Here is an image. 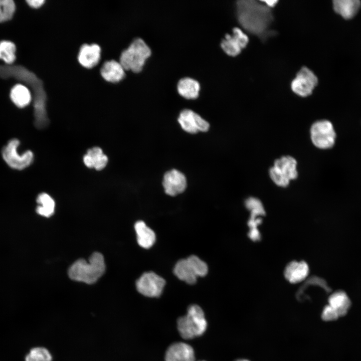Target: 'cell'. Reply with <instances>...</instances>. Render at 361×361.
Masks as SVG:
<instances>
[{"mask_svg":"<svg viewBox=\"0 0 361 361\" xmlns=\"http://www.w3.org/2000/svg\"><path fill=\"white\" fill-rule=\"evenodd\" d=\"M238 21L249 33L265 37L269 32L273 17L271 9L262 1L241 0L236 3Z\"/></svg>","mask_w":361,"mask_h":361,"instance_id":"obj_1","label":"cell"},{"mask_svg":"<svg viewBox=\"0 0 361 361\" xmlns=\"http://www.w3.org/2000/svg\"><path fill=\"white\" fill-rule=\"evenodd\" d=\"M105 264L103 255L98 252L91 255L88 262L79 259L75 262L69 268V277L75 281L87 284L96 282L104 273Z\"/></svg>","mask_w":361,"mask_h":361,"instance_id":"obj_2","label":"cell"},{"mask_svg":"<svg viewBox=\"0 0 361 361\" xmlns=\"http://www.w3.org/2000/svg\"><path fill=\"white\" fill-rule=\"evenodd\" d=\"M207 326L204 312L201 307L197 304L190 305L188 308L187 314L179 317L177 320L178 332L185 339L201 336L205 332Z\"/></svg>","mask_w":361,"mask_h":361,"instance_id":"obj_3","label":"cell"},{"mask_svg":"<svg viewBox=\"0 0 361 361\" xmlns=\"http://www.w3.org/2000/svg\"><path fill=\"white\" fill-rule=\"evenodd\" d=\"M151 50L141 38L135 39L121 53L120 63L124 70L137 73L141 71Z\"/></svg>","mask_w":361,"mask_h":361,"instance_id":"obj_4","label":"cell"},{"mask_svg":"<svg viewBox=\"0 0 361 361\" xmlns=\"http://www.w3.org/2000/svg\"><path fill=\"white\" fill-rule=\"evenodd\" d=\"M208 271L207 264L195 255L179 260L173 269L175 276L189 284H195L197 277L205 276Z\"/></svg>","mask_w":361,"mask_h":361,"instance_id":"obj_5","label":"cell"},{"mask_svg":"<svg viewBox=\"0 0 361 361\" xmlns=\"http://www.w3.org/2000/svg\"><path fill=\"white\" fill-rule=\"evenodd\" d=\"M297 161L291 156H283L277 159L269 169L270 177L277 186L285 188L290 182L298 176Z\"/></svg>","mask_w":361,"mask_h":361,"instance_id":"obj_6","label":"cell"},{"mask_svg":"<svg viewBox=\"0 0 361 361\" xmlns=\"http://www.w3.org/2000/svg\"><path fill=\"white\" fill-rule=\"evenodd\" d=\"M310 135L313 145L322 149L332 147L336 137L333 124L326 119L314 122L310 127Z\"/></svg>","mask_w":361,"mask_h":361,"instance_id":"obj_7","label":"cell"},{"mask_svg":"<svg viewBox=\"0 0 361 361\" xmlns=\"http://www.w3.org/2000/svg\"><path fill=\"white\" fill-rule=\"evenodd\" d=\"M19 144L20 141L17 138L10 140L3 147L2 154L4 160L10 167L15 169L22 170L32 163L34 154L29 150L20 154L18 151Z\"/></svg>","mask_w":361,"mask_h":361,"instance_id":"obj_8","label":"cell"},{"mask_svg":"<svg viewBox=\"0 0 361 361\" xmlns=\"http://www.w3.org/2000/svg\"><path fill=\"white\" fill-rule=\"evenodd\" d=\"M318 83L314 72L307 67H302L291 83V89L297 95L306 97L310 95Z\"/></svg>","mask_w":361,"mask_h":361,"instance_id":"obj_9","label":"cell"},{"mask_svg":"<svg viewBox=\"0 0 361 361\" xmlns=\"http://www.w3.org/2000/svg\"><path fill=\"white\" fill-rule=\"evenodd\" d=\"M165 284V280L153 272L144 273L136 282L137 291L149 297H159Z\"/></svg>","mask_w":361,"mask_h":361,"instance_id":"obj_10","label":"cell"},{"mask_svg":"<svg viewBox=\"0 0 361 361\" xmlns=\"http://www.w3.org/2000/svg\"><path fill=\"white\" fill-rule=\"evenodd\" d=\"M249 43L247 35L241 29L235 27L231 34H227L221 43L223 51L229 56H237Z\"/></svg>","mask_w":361,"mask_h":361,"instance_id":"obj_11","label":"cell"},{"mask_svg":"<svg viewBox=\"0 0 361 361\" xmlns=\"http://www.w3.org/2000/svg\"><path fill=\"white\" fill-rule=\"evenodd\" d=\"M178 122L186 132L195 134L199 131H207L209 123L201 116L192 110L184 109L179 114Z\"/></svg>","mask_w":361,"mask_h":361,"instance_id":"obj_12","label":"cell"},{"mask_svg":"<svg viewBox=\"0 0 361 361\" xmlns=\"http://www.w3.org/2000/svg\"><path fill=\"white\" fill-rule=\"evenodd\" d=\"M162 185L167 195L175 196L186 190L187 179L182 172L173 169L164 174Z\"/></svg>","mask_w":361,"mask_h":361,"instance_id":"obj_13","label":"cell"},{"mask_svg":"<svg viewBox=\"0 0 361 361\" xmlns=\"http://www.w3.org/2000/svg\"><path fill=\"white\" fill-rule=\"evenodd\" d=\"M164 358L165 361H195V352L189 344L174 342L167 348Z\"/></svg>","mask_w":361,"mask_h":361,"instance_id":"obj_14","label":"cell"},{"mask_svg":"<svg viewBox=\"0 0 361 361\" xmlns=\"http://www.w3.org/2000/svg\"><path fill=\"white\" fill-rule=\"evenodd\" d=\"M101 49L97 44H84L80 49L78 60L80 64L87 68L95 66L99 61Z\"/></svg>","mask_w":361,"mask_h":361,"instance_id":"obj_15","label":"cell"},{"mask_svg":"<svg viewBox=\"0 0 361 361\" xmlns=\"http://www.w3.org/2000/svg\"><path fill=\"white\" fill-rule=\"evenodd\" d=\"M309 267L304 261H292L286 267L284 271L285 278L291 283L303 280L308 275Z\"/></svg>","mask_w":361,"mask_h":361,"instance_id":"obj_16","label":"cell"},{"mask_svg":"<svg viewBox=\"0 0 361 361\" xmlns=\"http://www.w3.org/2000/svg\"><path fill=\"white\" fill-rule=\"evenodd\" d=\"M108 161V157L103 153L102 149L96 146L89 149L83 156L84 164L87 167L94 168L97 170L104 168Z\"/></svg>","mask_w":361,"mask_h":361,"instance_id":"obj_17","label":"cell"},{"mask_svg":"<svg viewBox=\"0 0 361 361\" xmlns=\"http://www.w3.org/2000/svg\"><path fill=\"white\" fill-rule=\"evenodd\" d=\"M101 75L107 81L117 82L125 76L124 69L120 62L115 60L106 62L101 69Z\"/></svg>","mask_w":361,"mask_h":361,"instance_id":"obj_18","label":"cell"},{"mask_svg":"<svg viewBox=\"0 0 361 361\" xmlns=\"http://www.w3.org/2000/svg\"><path fill=\"white\" fill-rule=\"evenodd\" d=\"M361 6L359 0H334L333 1L334 11L345 19L353 18Z\"/></svg>","mask_w":361,"mask_h":361,"instance_id":"obj_19","label":"cell"},{"mask_svg":"<svg viewBox=\"0 0 361 361\" xmlns=\"http://www.w3.org/2000/svg\"><path fill=\"white\" fill-rule=\"evenodd\" d=\"M328 305L336 311L339 317H342L347 313L351 306V301L344 291L337 290L329 296Z\"/></svg>","mask_w":361,"mask_h":361,"instance_id":"obj_20","label":"cell"},{"mask_svg":"<svg viewBox=\"0 0 361 361\" xmlns=\"http://www.w3.org/2000/svg\"><path fill=\"white\" fill-rule=\"evenodd\" d=\"M134 229L138 245L145 249L152 247L155 241V234L153 231L142 221L135 224Z\"/></svg>","mask_w":361,"mask_h":361,"instance_id":"obj_21","label":"cell"},{"mask_svg":"<svg viewBox=\"0 0 361 361\" xmlns=\"http://www.w3.org/2000/svg\"><path fill=\"white\" fill-rule=\"evenodd\" d=\"M177 89L179 94L188 99L197 98L200 90V83L195 79L185 77L179 80Z\"/></svg>","mask_w":361,"mask_h":361,"instance_id":"obj_22","label":"cell"},{"mask_svg":"<svg viewBox=\"0 0 361 361\" xmlns=\"http://www.w3.org/2000/svg\"><path fill=\"white\" fill-rule=\"evenodd\" d=\"M37 202L39 205L36 208V212L39 215L49 217L53 214L55 203L53 198L48 194H40L37 198Z\"/></svg>","mask_w":361,"mask_h":361,"instance_id":"obj_23","label":"cell"},{"mask_svg":"<svg viewBox=\"0 0 361 361\" xmlns=\"http://www.w3.org/2000/svg\"><path fill=\"white\" fill-rule=\"evenodd\" d=\"M11 98L14 103L20 108L27 106L31 100V95L28 89L22 85H17L13 88Z\"/></svg>","mask_w":361,"mask_h":361,"instance_id":"obj_24","label":"cell"},{"mask_svg":"<svg viewBox=\"0 0 361 361\" xmlns=\"http://www.w3.org/2000/svg\"><path fill=\"white\" fill-rule=\"evenodd\" d=\"M16 46L10 41H2L0 43V59L6 63L11 64L16 59Z\"/></svg>","mask_w":361,"mask_h":361,"instance_id":"obj_25","label":"cell"},{"mask_svg":"<svg viewBox=\"0 0 361 361\" xmlns=\"http://www.w3.org/2000/svg\"><path fill=\"white\" fill-rule=\"evenodd\" d=\"M52 359L49 350L42 347L32 348L25 358L26 361H52Z\"/></svg>","mask_w":361,"mask_h":361,"instance_id":"obj_26","label":"cell"},{"mask_svg":"<svg viewBox=\"0 0 361 361\" xmlns=\"http://www.w3.org/2000/svg\"><path fill=\"white\" fill-rule=\"evenodd\" d=\"M15 11V5L12 0H0V22L10 20Z\"/></svg>","mask_w":361,"mask_h":361,"instance_id":"obj_27","label":"cell"},{"mask_svg":"<svg viewBox=\"0 0 361 361\" xmlns=\"http://www.w3.org/2000/svg\"><path fill=\"white\" fill-rule=\"evenodd\" d=\"M246 207L250 212H258L262 215H265V210L261 202L257 198L250 197L246 200L245 202Z\"/></svg>","mask_w":361,"mask_h":361,"instance_id":"obj_28","label":"cell"},{"mask_svg":"<svg viewBox=\"0 0 361 361\" xmlns=\"http://www.w3.org/2000/svg\"><path fill=\"white\" fill-rule=\"evenodd\" d=\"M321 317L325 321H332L338 319L339 316L336 311L328 304L324 308Z\"/></svg>","mask_w":361,"mask_h":361,"instance_id":"obj_29","label":"cell"},{"mask_svg":"<svg viewBox=\"0 0 361 361\" xmlns=\"http://www.w3.org/2000/svg\"><path fill=\"white\" fill-rule=\"evenodd\" d=\"M28 5L32 8H38L40 7L45 2L44 0H28L27 1Z\"/></svg>","mask_w":361,"mask_h":361,"instance_id":"obj_30","label":"cell"},{"mask_svg":"<svg viewBox=\"0 0 361 361\" xmlns=\"http://www.w3.org/2000/svg\"><path fill=\"white\" fill-rule=\"evenodd\" d=\"M270 9L273 8L277 3V1H262Z\"/></svg>","mask_w":361,"mask_h":361,"instance_id":"obj_31","label":"cell"},{"mask_svg":"<svg viewBox=\"0 0 361 361\" xmlns=\"http://www.w3.org/2000/svg\"><path fill=\"white\" fill-rule=\"evenodd\" d=\"M236 361H249V360L245 359H238Z\"/></svg>","mask_w":361,"mask_h":361,"instance_id":"obj_32","label":"cell"}]
</instances>
